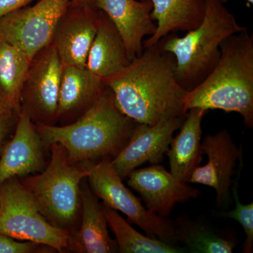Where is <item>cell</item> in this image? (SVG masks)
Here are the masks:
<instances>
[{"label": "cell", "instance_id": "obj_1", "mask_svg": "<svg viewBox=\"0 0 253 253\" xmlns=\"http://www.w3.org/2000/svg\"><path fill=\"white\" fill-rule=\"evenodd\" d=\"M175 71V57L158 42L144 47L122 71L104 81L123 114L136 123L154 126L186 114L187 91L176 81Z\"/></svg>", "mask_w": 253, "mask_h": 253}, {"label": "cell", "instance_id": "obj_2", "mask_svg": "<svg viewBox=\"0 0 253 253\" xmlns=\"http://www.w3.org/2000/svg\"><path fill=\"white\" fill-rule=\"evenodd\" d=\"M136 123L118 109L107 86L74 122L61 126L34 125L44 146L61 144L71 163H84L116 157L129 141Z\"/></svg>", "mask_w": 253, "mask_h": 253}, {"label": "cell", "instance_id": "obj_3", "mask_svg": "<svg viewBox=\"0 0 253 253\" xmlns=\"http://www.w3.org/2000/svg\"><path fill=\"white\" fill-rule=\"evenodd\" d=\"M220 56L212 72L186 92L184 111L199 108L236 112L253 127V37L247 28L221 42Z\"/></svg>", "mask_w": 253, "mask_h": 253}, {"label": "cell", "instance_id": "obj_4", "mask_svg": "<svg viewBox=\"0 0 253 253\" xmlns=\"http://www.w3.org/2000/svg\"><path fill=\"white\" fill-rule=\"evenodd\" d=\"M204 1V18L197 28L181 38L170 33L159 41L163 49L175 57L176 79L186 91L194 89L212 72L220 56L221 42L246 29L221 0Z\"/></svg>", "mask_w": 253, "mask_h": 253}, {"label": "cell", "instance_id": "obj_5", "mask_svg": "<svg viewBox=\"0 0 253 253\" xmlns=\"http://www.w3.org/2000/svg\"><path fill=\"white\" fill-rule=\"evenodd\" d=\"M50 148L51 160L45 170L25 178L21 183L46 220L55 226L68 229L77 217L81 183L88 175V165L84 163L80 166L71 163L61 144H54Z\"/></svg>", "mask_w": 253, "mask_h": 253}, {"label": "cell", "instance_id": "obj_6", "mask_svg": "<svg viewBox=\"0 0 253 253\" xmlns=\"http://www.w3.org/2000/svg\"><path fill=\"white\" fill-rule=\"evenodd\" d=\"M0 234L49 246L59 252L70 249L71 233L46 220L32 195L16 177L0 186Z\"/></svg>", "mask_w": 253, "mask_h": 253}, {"label": "cell", "instance_id": "obj_7", "mask_svg": "<svg viewBox=\"0 0 253 253\" xmlns=\"http://www.w3.org/2000/svg\"><path fill=\"white\" fill-rule=\"evenodd\" d=\"M111 161V158H106L96 163H87L89 173L86 178L95 196L104 201V206L126 214L131 223L144 231L146 236L177 246L174 221L146 209L141 199L124 185Z\"/></svg>", "mask_w": 253, "mask_h": 253}, {"label": "cell", "instance_id": "obj_8", "mask_svg": "<svg viewBox=\"0 0 253 253\" xmlns=\"http://www.w3.org/2000/svg\"><path fill=\"white\" fill-rule=\"evenodd\" d=\"M71 0H39L33 6L15 10L0 18V39L32 60L50 45L60 20Z\"/></svg>", "mask_w": 253, "mask_h": 253}, {"label": "cell", "instance_id": "obj_9", "mask_svg": "<svg viewBox=\"0 0 253 253\" xmlns=\"http://www.w3.org/2000/svg\"><path fill=\"white\" fill-rule=\"evenodd\" d=\"M63 64L50 44L31 60L21 92V111L36 124L54 126L57 108Z\"/></svg>", "mask_w": 253, "mask_h": 253}, {"label": "cell", "instance_id": "obj_10", "mask_svg": "<svg viewBox=\"0 0 253 253\" xmlns=\"http://www.w3.org/2000/svg\"><path fill=\"white\" fill-rule=\"evenodd\" d=\"M203 150L208 157V163L196 168L189 183L211 186L216 191V206L227 209L231 203V186L236 161L243 155L242 146L239 148L226 129L203 139Z\"/></svg>", "mask_w": 253, "mask_h": 253}, {"label": "cell", "instance_id": "obj_11", "mask_svg": "<svg viewBox=\"0 0 253 253\" xmlns=\"http://www.w3.org/2000/svg\"><path fill=\"white\" fill-rule=\"evenodd\" d=\"M185 118L186 115L169 118L154 126L136 123L127 144L111 161L122 179L144 163L154 165L162 162L173 134L181 127Z\"/></svg>", "mask_w": 253, "mask_h": 253}, {"label": "cell", "instance_id": "obj_12", "mask_svg": "<svg viewBox=\"0 0 253 253\" xmlns=\"http://www.w3.org/2000/svg\"><path fill=\"white\" fill-rule=\"evenodd\" d=\"M127 177L128 186L140 195L146 209L163 217H169L178 203L188 202L201 194L158 164L134 169Z\"/></svg>", "mask_w": 253, "mask_h": 253}, {"label": "cell", "instance_id": "obj_13", "mask_svg": "<svg viewBox=\"0 0 253 253\" xmlns=\"http://www.w3.org/2000/svg\"><path fill=\"white\" fill-rule=\"evenodd\" d=\"M100 14L101 10L94 5H69L60 20L51 43L63 65L86 68Z\"/></svg>", "mask_w": 253, "mask_h": 253}, {"label": "cell", "instance_id": "obj_14", "mask_svg": "<svg viewBox=\"0 0 253 253\" xmlns=\"http://www.w3.org/2000/svg\"><path fill=\"white\" fill-rule=\"evenodd\" d=\"M94 6L107 15L117 28L126 45L129 61L142 52L143 41L151 36L157 25L151 17L149 0H96Z\"/></svg>", "mask_w": 253, "mask_h": 253}, {"label": "cell", "instance_id": "obj_15", "mask_svg": "<svg viewBox=\"0 0 253 253\" xmlns=\"http://www.w3.org/2000/svg\"><path fill=\"white\" fill-rule=\"evenodd\" d=\"M42 141L34 123L21 111L14 137L0 159V186L11 178L26 176L44 168Z\"/></svg>", "mask_w": 253, "mask_h": 253}, {"label": "cell", "instance_id": "obj_16", "mask_svg": "<svg viewBox=\"0 0 253 253\" xmlns=\"http://www.w3.org/2000/svg\"><path fill=\"white\" fill-rule=\"evenodd\" d=\"M106 86L102 78L87 68L63 65L57 122L81 117L104 92Z\"/></svg>", "mask_w": 253, "mask_h": 253}, {"label": "cell", "instance_id": "obj_17", "mask_svg": "<svg viewBox=\"0 0 253 253\" xmlns=\"http://www.w3.org/2000/svg\"><path fill=\"white\" fill-rule=\"evenodd\" d=\"M208 111L199 108L189 110L180 131L173 138L166 152L170 172L181 182L189 183L191 174L202 161L201 123Z\"/></svg>", "mask_w": 253, "mask_h": 253}, {"label": "cell", "instance_id": "obj_18", "mask_svg": "<svg viewBox=\"0 0 253 253\" xmlns=\"http://www.w3.org/2000/svg\"><path fill=\"white\" fill-rule=\"evenodd\" d=\"M83 220L80 231L71 235L70 249L79 253H111L118 251L108 230L103 206L99 204L89 186L83 184L81 189Z\"/></svg>", "mask_w": 253, "mask_h": 253}, {"label": "cell", "instance_id": "obj_19", "mask_svg": "<svg viewBox=\"0 0 253 253\" xmlns=\"http://www.w3.org/2000/svg\"><path fill=\"white\" fill-rule=\"evenodd\" d=\"M129 63L122 37L107 15L101 11L86 68L104 80L119 73Z\"/></svg>", "mask_w": 253, "mask_h": 253}, {"label": "cell", "instance_id": "obj_20", "mask_svg": "<svg viewBox=\"0 0 253 253\" xmlns=\"http://www.w3.org/2000/svg\"><path fill=\"white\" fill-rule=\"evenodd\" d=\"M153 4L151 17L157 21L154 34L143 41V47L154 45L165 36L178 31H190L204 18V0H149Z\"/></svg>", "mask_w": 253, "mask_h": 253}, {"label": "cell", "instance_id": "obj_21", "mask_svg": "<svg viewBox=\"0 0 253 253\" xmlns=\"http://www.w3.org/2000/svg\"><path fill=\"white\" fill-rule=\"evenodd\" d=\"M31 60L21 49L0 39V108L19 115L21 92Z\"/></svg>", "mask_w": 253, "mask_h": 253}, {"label": "cell", "instance_id": "obj_22", "mask_svg": "<svg viewBox=\"0 0 253 253\" xmlns=\"http://www.w3.org/2000/svg\"><path fill=\"white\" fill-rule=\"evenodd\" d=\"M174 221V238L176 244L192 253H231L235 241L217 233L206 223L181 215Z\"/></svg>", "mask_w": 253, "mask_h": 253}, {"label": "cell", "instance_id": "obj_23", "mask_svg": "<svg viewBox=\"0 0 253 253\" xmlns=\"http://www.w3.org/2000/svg\"><path fill=\"white\" fill-rule=\"evenodd\" d=\"M108 225L114 233L121 253H181L185 250L138 232L112 208L103 205Z\"/></svg>", "mask_w": 253, "mask_h": 253}, {"label": "cell", "instance_id": "obj_24", "mask_svg": "<svg viewBox=\"0 0 253 253\" xmlns=\"http://www.w3.org/2000/svg\"><path fill=\"white\" fill-rule=\"evenodd\" d=\"M239 161L240 166L238 169L237 176L235 180H233L232 185L231 186V196L235 201V209L230 212L221 213L220 216L235 219L242 226L246 234V240L243 246V253H251L253 251V204L251 203L249 204H243L240 201L238 187L240 174L244 166L242 156L239 158Z\"/></svg>", "mask_w": 253, "mask_h": 253}, {"label": "cell", "instance_id": "obj_25", "mask_svg": "<svg viewBox=\"0 0 253 253\" xmlns=\"http://www.w3.org/2000/svg\"><path fill=\"white\" fill-rule=\"evenodd\" d=\"M36 244L18 242L12 238L0 234V253H29L34 252Z\"/></svg>", "mask_w": 253, "mask_h": 253}, {"label": "cell", "instance_id": "obj_26", "mask_svg": "<svg viewBox=\"0 0 253 253\" xmlns=\"http://www.w3.org/2000/svg\"><path fill=\"white\" fill-rule=\"evenodd\" d=\"M34 0H0V18L15 10L28 6Z\"/></svg>", "mask_w": 253, "mask_h": 253}, {"label": "cell", "instance_id": "obj_27", "mask_svg": "<svg viewBox=\"0 0 253 253\" xmlns=\"http://www.w3.org/2000/svg\"><path fill=\"white\" fill-rule=\"evenodd\" d=\"M18 115L13 113H4L0 114V147L4 142L10 128L12 126Z\"/></svg>", "mask_w": 253, "mask_h": 253}, {"label": "cell", "instance_id": "obj_28", "mask_svg": "<svg viewBox=\"0 0 253 253\" xmlns=\"http://www.w3.org/2000/svg\"><path fill=\"white\" fill-rule=\"evenodd\" d=\"M96 0H71V5L80 6V5H94Z\"/></svg>", "mask_w": 253, "mask_h": 253}, {"label": "cell", "instance_id": "obj_29", "mask_svg": "<svg viewBox=\"0 0 253 253\" xmlns=\"http://www.w3.org/2000/svg\"><path fill=\"white\" fill-rule=\"evenodd\" d=\"M246 1H247V2L249 3V4H253V0H246Z\"/></svg>", "mask_w": 253, "mask_h": 253}, {"label": "cell", "instance_id": "obj_30", "mask_svg": "<svg viewBox=\"0 0 253 253\" xmlns=\"http://www.w3.org/2000/svg\"><path fill=\"white\" fill-rule=\"evenodd\" d=\"M9 113V112H5L4 111H3V110L1 109V108H0V114H1V113Z\"/></svg>", "mask_w": 253, "mask_h": 253}, {"label": "cell", "instance_id": "obj_31", "mask_svg": "<svg viewBox=\"0 0 253 253\" xmlns=\"http://www.w3.org/2000/svg\"><path fill=\"white\" fill-rule=\"evenodd\" d=\"M221 1H222L223 3H226L229 0H221Z\"/></svg>", "mask_w": 253, "mask_h": 253}]
</instances>
